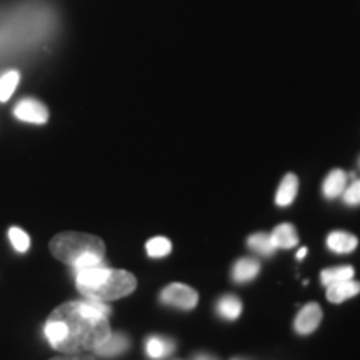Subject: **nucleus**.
<instances>
[{
  "instance_id": "obj_6",
  "label": "nucleus",
  "mask_w": 360,
  "mask_h": 360,
  "mask_svg": "<svg viewBox=\"0 0 360 360\" xmlns=\"http://www.w3.org/2000/svg\"><path fill=\"white\" fill-rule=\"evenodd\" d=\"M322 321V309L319 304H307L302 307L299 314H297L294 328L297 334L300 335H309L312 334L315 328L319 327V323Z\"/></svg>"
},
{
  "instance_id": "obj_14",
  "label": "nucleus",
  "mask_w": 360,
  "mask_h": 360,
  "mask_svg": "<svg viewBox=\"0 0 360 360\" xmlns=\"http://www.w3.org/2000/svg\"><path fill=\"white\" fill-rule=\"evenodd\" d=\"M217 314L225 321H236L242 314V302L236 295H224L215 305Z\"/></svg>"
},
{
  "instance_id": "obj_1",
  "label": "nucleus",
  "mask_w": 360,
  "mask_h": 360,
  "mask_svg": "<svg viewBox=\"0 0 360 360\" xmlns=\"http://www.w3.org/2000/svg\"><path fill=\"white\" fill-rule=\"evenodd\" d=\"M110 307L97 300H72L53 310L45 322V337L62 354L96 350L109 339Z\"/></svg>"
},
{
  "instance_id": "obj_25",
  "label": "nucleus",
  "mask_w": 360,
  "mask_h": 360,
  "mask_svg": "<svg viewBox=\"0 0 360 360\" xmlns=\"http://www.w3.org/2000/svg\"><path fill=\"white\" fill-rule=\"evenodd\" d=\"M359 165H360V159H359Z\"/></svg>"
},
{
  "instance_id": "obj_10",
  "label": "nucleus",
  "mask_w": 360,
  "mask_h": 360,
  "mask_svg": "<svg viewBox=\"0 0 360 360\" xmlns=\"http://www.w3.org/2000/svg\"><path fill=\"white\" fill-rule=\"evenodd\" d=\"M260 272V264L257 262V259L252 257H245L237 260L236 265L232 269V278L238 283H245L254 281L255 277L259 276Z\"/></svg>"
},
{
  "instance_id": "obj_7",
  "label": "nucleus",
  "mask_w": 360,
  "mask_h": 360,
  "mask_svg": "<svg viewBox=\"0 0 360 360\" xmlns=\"http://www.w3.org/2000/svg\"><path fill=\"white\" fill-rule=\"evenodd\" d=\"M360 292V282L354 281H344V282H337L332 283V285L327 287V299L328 302L332 304H342L345 300L352 299Z\"/></svg>"
},
{
  "instance_id": "obj_18",
  "label": "nucleus",
  "mask_w": 360,
  "mask_h": 360,
  "mask_svg": "<svg viewBox=\"0 0 360 360\" xmlns=\"http://www.w3.org/2000/svg\"><path fill=\"white\" fill-rule=\"evenodd\" d=\"M19 79L20 75L17 70H8L7 74L0 77V102H7L12 97L13 90L17 89V84H19Z\"/></svg>"
},
{
  "instance_id": "obj_15",
  "label": "nucleus",
  "mask_w": 360,
  "mask_h": 360,
  "mask_svg": "<svg viewBox=\"0 0 360 360\" xmlns=\"http://www.w3.org/2000/svg\"><path fill=\"white\" fill-rule=\"evenodd\" d=\"M354 274H355V269L352 267V265H339V267H330V269L322 270L321 282H322V285L328 287V285H332V283L350 281V278H354Z\"/></svg>"
},
{
  "instance_id": "obj_5",
  "label": "nucleus",
  "mask_w": 360,
  "mask_h": 360,
  "mask_svg": "<svg viewBox=\"0 0 360 360\" xmlns=\"http://www.w3.org/2000/svg\"><path fill=\"white\" fill-rule=\"evenodd\" d=\"M13 114L19 120L30 124H45L49 120V110L42 102L34 98H24L15 105Z\"/></svg>"
},
{
  "instance_id": "obj_24",
  "label": "nucleus",
  "mask_w": 360,
  "mask_h": 360,
  "mask_svg": "<svg viewBox=\"0 0 360 360\" xmlns=\"http://www.w3.org/2000/svg\"><path fill=\"white\" fill-rule=\"evenodd\" d=\"M195 360H217V359H214L212 355H205V354H200V355H197Z\"/></svg>"
},
{
  "instance_id": "obj_17",
  "label": "nucleus",
  "mask_w": 360,
  "mask_h": 360,
  "mask_svg": "<svg viewBox=\"0 0 360 360\" xmlns=\"http://www.w3.org/2000/svg\"><path fill=\"white\" fill-rule=\"evenodd\" d=\"M146 350L150 359H155V360L164 359L167 357L169 354H172L174 342L169 339H162V337H150V339L147 340Z\"/></svg>"
},
{
  "instance_id": "obj_9",
  "label": "nucleus",
  "mask_w": 360,
  "mask_h": 360,
  "mask_svg": "<svg viewBox=\"0 0 360 360\" xmlns=\"http://www.w3.org/2000/svg\"><path fill=\"white\" fill-rule=\"evenodd\" d=\"M357 237L344 231H334L327 236V247L335 254H350L357 249Z\"/></svg>"
},
{
  "instance_id": "obj_22",
  "label": "nucleus",
  "mask_w": 360,
  "mask_h": 360,
  "mask_svg": "<svg viewBox=\"0 0 360 360\" xmlns=\"http://www.w3.org/2000/svg\"><path fill=\"white\" fill-rule=\"evenodd\" d=\"M51 360H97L94 355L80 352V354H65V355H58V357H53Z\"/></svg>"
},
{
  "instance_id": "obj_11",
  "label": "nucleus",
  "mask_w": 360,
  "mask_h": 360,
  "mask_svg": "<svg viewBox=\"0 0 360 360\" xmlns=\"http://www.w3.org/2000/svg\"><path fill=\"white\" fill-rule=\"evenodd\" d=\"M297 191H299V179L294 174H287L277 188L276 204L278 207H289L295 200Z\"/></svg>"
},
{
  "instance_id": "obj_8",
  "label": "nucleus",
  "mask_w": 360,
  "mask_h": 360,
  "mask_svg": "<svg viewBox=\"0 0 360 360\" xmlns=\"http://www.w3.org/2000/svg\"><path fill=\"white\" fill-rule=\"evenodd\" d=\"M347 179L349 175L344 170L335 169L327 175L326 180L322 184V192L328 200H334L337 197H340L344 193L345 187H347Z\"/></svg>"
},
{
  "instance_id": "obj_26",
  "label": "nucleus",
  "mask_w": 360,
  "mask_h": 360,
  "mask_svg": "<svg viewBox=\"0 0 360 360\" xmlns=\"http://www.w3.org/2000/svg\"><path fill=\"white\" fill-rule=\"evenodd\" d=\"M236 360H238V359H236Z\"/></svg>"
},
{
  "instance_id": "obj_3",
  "label": "nucleus",
  "mask_w": 360,
  "mask_h": 360,
  "mask_svg": "<svg viewBox=\"0 0 360 360\" xmlns=\"http://www.w3.org/2000/svg\"><path fill=\"white\" fill-rule=\"evenodd\" d=\"M52 255L60 262L77 270L101 265L105 255V244L101 237L82 232H62L52 238Z\"/></svg>"
},
{
  "instance_id": "obj_13",
  "label": "nucleus",
  "mask_w": 360,
  "mask_h": 360,
  "mask_svg": "<svg viewBox=\"0 0 360 360\" xmlns=\"http://www.w3.org/2000/svg\"><path fill=\"white\" fill-rule=\"evenodd\" d=\"M129 345H130V342H129L127 335L110 334L109 339L103 342L102 345H98L94 352H96L97 355H101V357H115V355L124 354L125 350L129 349Z\"/></svg>"
},
{
  "instance_id": "obj_2",
  "label": "nucleus",
  "mask_w": 360,
  "mask_h": 360,
  "mask_svg": "<svg viewBox=\"0 0 360 360\" xmlns=\"http://www.w3.org/2000/svg\"><path fill=\"white\" fill-rule=\"evenodd\" d=\"M75 283L85 299L97 302H112L132 294L137 287V278L127 270L109 269L103 265L77 270Z\"/></svg>"
},
{
  "instance_id": "obj_20",
  "label": "nucleus",
  "mask_w": 360,
  "mask_h": 360,
  "mask_svg": "<svg viewBox=\"0 0 360 360\" xmlns=\"http://www.w3.org/2000/svg\"><path fill=\"white\" fill-rule=\"evenodd\" d=\"M8 237H11V242L13 245V249L17 252H27L30 247V237L22 231L19 227H12L8 231Z\"/></svg>"
},
{
  "instance_id": "obj_12",
  "label": "nucleus",
  "mask_w": 360,
  "mask_h": 360,
  "mask_svg": "<svg viewBox=\"0 0 360 360\" xmlns=\"http://www.w3.org/2000/svg\"><path fill=\"white\" fill-rule=\"evenodd\" d=\"M270 237H272L276 249H292L299 244V236H297L294 225L290 224L277 225L270 233Z\"/></svg>"
},
{
  "instance_id": "obj_16",
  "label": "nucleus",
  "mask_w": 360,
  "mask_h": 360,
  "mask_svg": "<svg viewBox=\"0 0 360 360\" xmlns=\"http://www.w3.org/2000/svg\"><path fill=\"white\" fill-rule=\"evenodd\" d=\"M247 245H249V249L254 250L255 254L264 255V257H270V255L276 254L277 250L276 245H274L270 233H264V232L250 236L249 240H247Z\"/></svg>"
},
{
  "instance_id": "obj_4",
  "label": "nucleus",
  "mask_w": 360,
  "mask_h": 360,
  "mask_svg": "<svg viewBox=\"0 0 360 360\" xmlns=\"http://www.w3.org/2000/svg\"><path fill=\"white\" fill-rule=\"evenodd\" d=\"M160 300L162 304L170 305V307L192 310L199 302V295H197L195 290L191 289L188 285H184V283H170L162 290Z\"/></svg>"
},
{
  "instance_id": "obj_19",
  "label": "nucleus",
  "mask_w": 360,
  "mask_h": 360,
  "mask_svg": "<svg viewBox=\"0 0 360 360\" xmlns=\"http://www.w3.org/2000/svg\"><path fill=\"white\" fill-rule=\"evenodd\" d=\"M172 250V244L165 237H154L147 242V254L154 259L165 257Z\"/></svg>"
},
{
  "instance_id": "obj_21",
  "label": "nucleus",
  "mask_w": 360,
  "mask_h": 360,
  "mask_svg": "<svg viewBox=\"0 0 360 360\" xmlns=\"http://www.w3.org/2000/svg\"><path fill=\"white\" fill-rule=\"evenodd\" d=\"M342 199L347 205H360V179H355L349 187H345Z\"/></svg>"
},
{
  "instance_id": "obj_23",
  "label": "nucleus",
  "mask_w": 360,
  "mask_h": 360,
  "mask_svg": "<svg viewBox=\"0 0 360 360\" xmlns=\"http://www.w3.org/2000/svg\"><path fill=\"white\" fill-rule=\"evenodd\" d=\"M307 247H302L299 252H297V260H304L305 255H307Z\"/></svg>"
}]
</instances>
